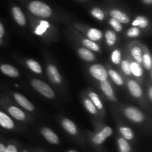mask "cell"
Wrapping results in <instances>:
<instances>
[{
  "instance_id": "39",
  "label": "cell",
  "mask_w": 152,
  "mask_h": 152,
  "mask_svg": "<svg viewBox=\"0 0 152 152\" xmlns=\"http://www.w3.org/2000/svg\"><path fill=\"white\" fill-rule=\"evenodd\" d=\"M0 152H6L5 146L1 143H0Z\"/></svg>"
},
{
  "instance_id": "11",
  "label": "cell",
  "mask_w": 152,
  "mask_h": 152,
  "mask_svg": "<svg viewBox=\"0 0 152 152\" xmlns=\"http://www.w3.org/2000/svg\"><path fill=\"white\" fill-rule=\"evenodd\" d=\"M41 132L44 137L50 143L56 144L59 142V138H58L57 135L48 128H44Z\"/></svg>"
},
{
  "instance_id": "5",
  "label": "cell",
  "mask_w": 152,
  "mask_h": 152,
  "mask_svg": "<svg viewBox=\"0 0 152 152\" xmlns=\"http://www.w3.org/2000/svg\"><path fill=\"white\" fill-rule=\"evenodd\" d=\"M111 134H112V129H111V127L107 126V127L104 128V129H102V132L98 133L94 137V142L95 144H97V145L102 143V142L105 140V139H106L107 137H108Z\"/></svg>"
},
{
  "instance_id": "30",
  "label": "cell",
  "mask_w": 152,
  "mask_h": 152,
  "mask_svg": "<svg viewBox=\"0 0 152 152\" xmlns=\"http://www.w3.org/2000/svg\"><path fill=\"white\" fill-rule=\"evenodd\" d=\"M84 105L86 107V109L91 113V114H96V106L94 105V104L91 102V99H86L84 100Z\"/></svg>"
},
{
  "instance_id": "29",
  "label": "cell",
  "mask_w": 152,
  "mask_h": 152,
  "mask_svg": "<svg viewBox=\"0 0 152 152\" xmlns=\"http://www.w3.org/2000/svg\"><path fill=\"white\" fill-rule=\"evenodd\" d=\"M119 146L121 152H130V146L124 138H120L118 140Z\"/></svg>"
},
{
  "instance_id": "12",
  "label": "cell",
  "mask_w": 152,
  "mask_h": 152,
  "mask_svg": "<svg viewBox=\"0 0 152 152\" xmlns=\"http://www.w3.org/2000/svg\"><path fill=\"white\" fill-rule=\"evenodd\" d=\"M12 12H13L14 19L19 25L23 26L26 24V19L25 17V15L19 7H13L12 9Z\"/></svg>"
},
{
  "instance_id": "38",
  "label": "cell",
  "mask_w": 152,
  "mask_h": 152,
  "mask_svg": "<svg viewBox=\"0 0 152 152\" xmlns=\"http://www.w3.org/2000/svg\"><path fill=\"white\" fill-rule=\"evenodd\" d=\"M4 34V28L2 24L0 22V39H2V37Z\"/></svg>"
},
{
  "instance_id": "6",
  "label": "cell",
  "mask_w": 152,
  "mask_h": 152,
  "mask_svg": "<svg viewBox=\"0 0 152 152\" xmlns=\"http://www.w3.org/2000/svg\"><path fill=\"white\" fill-rule=\"evenodd\" d=\"M47 71L49 79L51 80V82H53L55 84H59V83H61V80H62L61 75L59 73V71H58L57 68L54 65H49L48 66Z\"/></svg>"
},
{
  "instance_id": "1",
  "label": "cell",
  "mask_w": 152,
  "mask_h": 152,
  "mask_svg": "<svg viewBox=\"0 0 152 152\" xmlns=\"http://www.w3.org/2000/svg\"><path fill=\"white\" fill-rule=\"evenodd\" d=\"M29 9L31 13L40 17H49L52 14L50 7L45 3L40 1H33L29 4Z\"/></svg>"
},
{
  "instance_id": "32",
  "label": "cell",
  "mask_w": 152,
  "mask_h": 152,
  "mask_svg": "<svg viewBox=\"0 0 152 152\" xmlns=\"http://www.w3.org/2000/svg\"><path fill=\"white\" fill-rule=\"evenodd\" d=\"M111 60L115 65H118L121 61V53L120 50H115L111 55Z\"/></svg>"
},
{
  "instance_id": "31",
  "label": "cell",
  "mask_w": 152,
  "mask_h": 152,
  "mask_svg": "<svg viewBox=\"0 0 152 152\" xmlns=\"http://www.w3.org/2000/svg\"><path fill=\"white\" fill-rule=\"evenodd\" d=\"M91 14L93 15V16H94L96 19H99V20H103L104 18H105V15H104L103 12L99 7H94V8L92 9Z\"/></svg>"
},
{
  "instance_id": "35",
  "label": "cell",
  "mask_w": 152,
  "mask_h": 152,
  "mask_svg": "<svg viewBox=\"0 0 152 152\" xmlns=\"http://www.w3.org/2000/svg\"><path fill=\"white\" fill-rule=\"evenodd\" d=\"M140 34V31L137 27H132L128 31L127 35L129 37H137Z\"/></svg>"
},
{
  "instance_id": "9",
  "label": "cell",
  "mask_w": 152,
  "mask_h": 152,
  "mask_svg": "<svg viewBox=\"0 0 152 152\" xmlns=\"http://www.w3.org/2000/svg\"><path fill=\"white\" fill-rule=\"evenodd\" d=\"M110 15L112 16V18L117 19V20L118 21V22H120V23L122 22V23L127 24L129 23V21H130L129 16H128L126 13H123V11H121V10L114 9V10H111Z\"/></svg>"
},
{
  "instance_id": "37",
  "label": "cell",
  "mask_w": 152,
  "mask_h": 152,
  "mask_svg": "<svg viewBox=\"0 0 152 152\" xmlns=\"http://www.w3.org/2000/svg\"><path fill=\"white\" fill-rule=\"evenodd\" d=\"M6 152H17L16 147L13 145H9L6 148Z\"/></svg>"
},
{
  "instance_id": "19",
  "label": "cell",
  "mask_w": 152,
  "mask_h": 152,
  "mask_svg": "<svg viewBox=\"0 0 152 152\" xmlns=\"http://www.w3.org/2000/svg\"><path fill=\"white\" fill-rule=\"evenodd\" d=\"M131 73L133 74L135 77H140L142 74V69L140 64L137 62H133L130 63Z\"/></svg>"
},
{
  "instance_id": "15",
  "label": "cell",
  "mask_w": 152,
  "mask_h": 152,
  "mask_svg": "<svg viewBox=\"0 0 152 152\" xmlns=\"http://www.w3.org/2000/svg\"><path fill=\"white\" fill-rule=\"evenodd\" d=\"M62 125L64 129H65V130L68 133L71 134L72 135L77 134V126H76V125L71 120H68V119H65V120H62Z\"/></svg>"
},
{
  "instance_id": "34",
  "label": "cell",
  "mask_w": 152,
  "mask_h": 152,
  "mask_svg": "<svg viewBox=\"0 0 152 152\" xmlns=\"http://www.w3.org/2000/svg\"><path fill=\"white\" fill-rule=\"evenodd\" d=\"M110 25L114 28V29L117 31H121L122 29H123V27H122L121 23L120 22L117 20V19H114V18H111L109 21Z\"/></svg>"
},
{
  "instance_id": "42",
  "label": "cell",
  "mask_w": 152,
  "mask_h": 152,
  "mask_svg": "<svg viewBox=\"0 0 152 152\" xmlns=\"http://www.w3.org/2000/svg\"><path fill=\"white\" fill-rule=\"evenodd\" d=\"M68 152H76V151H68Z\"/></svg>"
},
{
  "instance_id": "26",
  "label": "cell",
  "mask_w": 152,
  "mask_h": 152,
  "mask_svg": "<svg viewBox=\"0 0 152 152\" xmlns=\"http://www.w3.org/2000/svg\"><path fill=\"white\" fill-rule=\"evenodd\" d=\"M83 45L84 46H86L87 48L91 49V50H94V51H99V48L96 43L94 41H91L90 39H83Z\"/></svg>"
},
{
  "instance_id": "40",
  "label": "cell",
  "mask_w": 152,
  "mask_h": 152,
  "mask_svg": "<svg viewBox=\"0 0 152 152\" xmlns=\"http://www.w3.org/2000/svg\"><path fill=\"white\" fill-rule=\"evenodd\" d=\"M148 96L151 100H152V88H150L149 91H148Z\"/></svg>"
},
{
  "instance_id": "24",
  "label": "cell",
  "mask_w": 152,
  "mask_h": 152,
  "mask_svg": "<svg viewBox=\"0 0 152 152\" xmlns=\"http://www.w3.org/2000/svg\"><path fill=\"white\" fill-rule=\"evenodd\" d=\"M132 54L133 57L134 58L137 62L140 64L142 62V50L139 47H134L132 50Z\"/></svg>"
},
{
  "instance_id": "23",
  "label": "cell",
  "mask_w": 152,
  "mask_h": 152,
  "mask_svg": "<svg viewBox=\"0 0 152 152\" xmlns=\"http://www.w3.org/2000/svg\"><path fill=\"white\" fill-rule=\"evenodd\" d=\"M105 39H106V42L108 45H114L116 42V40H117L115 33L112 31H107L106 34H105Z\"/></svg>"
},
{
  "instance_id": "27",
  "label": "cell",
  "mask_w": 152,
  "mask_h": 152,
  "mask_svg": "<svg viewBox=\"0 0 152 152\" xmlns=\"http://www.w3.org/2000/svg\"><path fill=\"white\" fill-rule=\"evenodd\" d=\"M89 96H90L91 100V102L94 104L95 106L97 107L99 109H102V108H103L102 104V102H101L100 99H99V96H98V95L96 94L91 92V93L89 94Z\"/></svg>"
},
{
  "instance_id": "4",
  "label": "cell",
  "mask_w": 152,
  "mask_h": 152,
  "mask_svg": "<svg viewBox=\"0 0 152 152\" xmlns=\"http://www.w3.org/2000/svg\"><path fill=\"white\" fill-rule=\"evenodd\" d=\"M125 114L128 118L135 123H141L144 120L143 114L141 113V111L134 107H129L126 108Z\"/></svg>"
},
{
  "instance_id": "14",
  "label": "cell",
  "mask_w": 152,
  "mask_h": 152,
  "mask_svg": "<svg viewBox=\"0 0 152 152\" xmlns=\"http://www.w3.org/2000/svg\"><path fill=\"white\" fill-rule=\"evenodd\" d=\"M8 112L10 113V114L12 117H14L16 120H20V121L25 120V113H24L22 110L19 109V108H16V107L10 106V108H8Z\"/></svg>"
},
{
  "instance_id": "20",
  "label": "cell",
  "mask_w": 152,
  "mask_h": 152,
  "mask_svg": "<svg viewBox=\"0 0 152 152\" xmlns=\"http://www.w3.org/2000/svg\"><path fill=\"white\" fill-rule=\"evenodd\" d=\"M27 65L31 71L37 73V74H41L42 72V67L40 66L39 64L36 61L33 60V59H29V60L27 61Z\"/></svg>"
},
{
  "instance_id": "2",
  "label": "cell",
  "mask_w": 152,
  "mask_h": 152,
  "mask_svg": "<svg viewBox=\"0 0 152 152\" xmlns=\"http://www.w3.org/2000/svg\"><path fill=\"white\" fill-rule=\"evenodd\" d=\"M31 85L33 87L36 89L38 92H39L43 96H46L48 98H53L54 97V92L52 90L51 88L46 84L45 82L42 81V80H37V79H34L31 81Z\"/></svg>"
},
{
  "instance_id": "33",
  "label": "cell",
  "mask_w": 152,
  "mask_h": 152,
  "mask_svg": "<svg viewBox=\"0 0 152 152\" xmlns=\"http://www.w3.org/2000/svg\"><path fill=\"white\" fill-rule=\"evenodd\" d=\"M142 62H143L144 66L146 69L150 70L151 68V56L148 53H145L142 56Z\"/></svg>"
},
{
  "instance_id": "22",
  "label": "cell",
  "mask_w": 152,
  "mask_h": 152,
  "mask_svg": "<svg viewBox=\"0 0 152 152\" xmlns=\"http://www.w3.org/2000/svg\"><path fill=\"white\" fill-rule=\"evenodd\" d=\"M49 26H50V25H49L48 22L43 20L40 21L39 25L37 26V29H36L35 31V34H37V35H42V34L47 31L48 28H49Z\"/></svg>"
},
{
  "instance_id": "8",
  "label": "cell",
  "mask_w": 152,
  "mask_h": 152,
  "mask_svg": "<svg viewBox=\"0 0 152 152\" xmlns=\"http://www.w3.org/2000/svg\"><path fill=\"white\" fill-rule=\"evenodd\" d=\"M0 71L5 75L11 77H18L19 73L16 68L8 64H3L0 66Z\"/></svg>"
},
{
  "instance_id": "25",
  "label": "cell",
  "mask_w": 152,
  "mask_h": 152,
  "mask_svg": "<svg viewBox=\"0 0 152 152\" xmlns=\"http://www.w3.org/2000/svg\"><path fill=\"white\" fill-rule=\"evenodd\" d=\"M109 75L111 76V79H112L113 81L116 83L118 86H121L123 84V78L120 76V74L117 72H116L114 70H110L109 71Z\"/></svg>"
},
{
  "instance_id": "10",
  "label": "cell",
  "mask_w": 152,
  "mask_h": 152,
  "mask_svg": "<svg viewBox=\"0 0 152 152\" xmlns=\"http://www.w3.org/2000/svg\"><path fill=\"white\" fill-rule=\"evenodd\" d=\"M0 126L7 129H12L14 127L13 120L5 113L0 111Z\"/></svg>"
},
{
  "instance_id": "13",
  "label": "cell",
  "mask_w": 152,
  "mask_h": 152,
  "mask_svg": "<svg viewBox=\"0 0 152 152\" xmlns=\"http://www.w3.org/2000/svg\"><path fill=\"white\" fill-rule=\"evenodd\" d=\"M128 87L131 94L135 97H140L142 96V89L140 87L139 85L134 80H130L128 83Z\"/></svg>"
},
{
  "instance_id": "41",
  "label": "cell",
  "mask_w": 152,
  "mask_h": 152,
  "mask_svg": "<svg viewBox=\"0 0 152 152\" xmlns=\"http://www.w3.org/2000/svg\"><path fill=\"white\" fill-rule=\"evenodd\" d=\"M142 1H143V2L145 3V4H151L152 2V0H142Z\"/></svg>"
},
{
  "instance_id": "3",
  "label": "cell",
  "mask_w": 152,
  "mask_h": 152,
  "mask_svg": "<svg viewBox=\"0 0 152 152\" xmlns=\"http://www.w3.org/2000/svg\"><path fill=\"white\" fill-rule=\"evenodd\" d=\"M90 72L94 78L100 81L107 80V77H108V72L105 68L99 64H94L91 65L90 68Z\"/></svg>"
},
{
  "instance_id": "16",
  "label": "cell",
  "mask_w": 152,
  "mask_h": 152,
  "mask_svg": "<svg viewBox=\"0 0 152 152\" xmlns=\"http://www.w3.org/2000/svg\"><path fill=\"white\" fill-rule=\"evenodd\" d=\"M87 36L91 41H98L102 37V34L99 30L96 28H91L87 33Z\"/></svg>"
},
{
  "instance_id": "17",
  "label": "cell",
  "mask_w": 152,
  "mask_h": 152,
  "mask_svg": "<svg viewBox=\"0 0 152 152\" xmlns=\"http://www.w3.org/2000/svg\"><path fill=\"white\" fill-rule=\"evenodd\" d=\"M78 53L79 56L82 58L83 59L86 61H90L94 60V56L93 53L90 51V50H88L87 48H81L78 50Z\"/></svg>"
},
{
  "instance_id": "36",
  "label": "cell",
  "mask_w": 152,
  "mask_h": 152,
  "mask_svg": "<svg viewBox=\"0 0 152 152\" xmlns=\"http://www.w3.org/2000/svg\"><path fill=\"white\" fill-rule=\"evenodd\" d=\"M122 69L124 71V73L127 75H130L132 73H131L130 70V63H129V61L127 60H123L122 62Z\"/></svg>"
},
{
  "instance_id": "21",
  "label": "cell",
  "mask_w": 152,
  "mask_h": 152,
  "mask_svg": "<svg viewBox=\"0 0 152 152\" xmlns=\"http://www.w3.org/2000/svg\"><path fill=\"white\" fill-rule=\"evenodd\" d=\"M133 26H138V27H140L141 28H144L145 27L148 26V19H146L145 17L142 16H139L137 17V19H135L134 21L132 23Z\"/></svg>"
},
{
  "instance_id": "7",
  "label": "cell",
  "mask_w": 152,
  "mask_h": 152,
  "mask_svg": "<svg viewBox=\"0 0 152 152\" xmlns=\"http://www.w3.org/2000/svg\"><path fill=\"white\" fill-rule=\"evenodd\" d=\"M14 98L16 99V102L19 104L22 107H23L24 108H25L26 110L30 111H32L34 110V106L31 102L28 100L23 95L20 94L16 93L14 94Z\"/></svg>"
},
{
  "instance_id": "28",
  "label": "cell",
  "mask_w": 152,
  "mask_h": 152,
  "mask_svg": "<svg viewBox=\"0 0 152 152\" xmlns=\"http://www.w3.org/2000/svg\"><path fill=\"white\" fill-rule=\"evenodd\" d=\"M120 133L122 134L124 138L127 140H132L134 137V134L132 129L128 127H121L120 128Z\"/></svg>"
},
{
  "instance_id": "18",
  "label": "cell",
  "mask_w": 152,
  "mask_h": 152,
  "mask_svg": "<svg viewBox=\"0 0 152 152\" xmlns=\"http://www.w3.org/2000/svg\"><path fill=\"white\" fill-rule=\"evenodd\" d=\"M101 88H102V91L105 93V94L108 96H111L114 95V91H113V89L111 88V84H110L109 82L107 80H102L100 83Z\"/></svg>"
}]
</instances>
